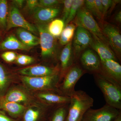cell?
<instances>
[{
  "mask_svg": "<svg viewBox=\"0 0 121 121\" xmlns=\"http://www.w3.org/2000/svg\"><path fill=\"white\" fill-rule=\"evenodd\" d=\"M95 83L103 94L106 104L121 109V85L101 73L94 74Z\"/></svg>",
  "mask_w": 121,
  "mask_h": 121,
  "instance_id": "obj_1",
  "label": "cell"
},
{
  "mask_svg": "<svg viewBox=\"0 0 121 121\" xmlns=\"http://www.w3.org/2000/svg\"><path fill=\"white\" fill-rule=\"evenodd\" d=\"M70 97L65 121H82L86 112L93 106L94 99L82 90L75 91Z\"/></svg>",
  "mask_w": 121,
  "mask_h": 121,
  "instance_id": "obj_2",
  "label": "cell"
},
{
  "mask_svg": "<svg viewBox=\"0 0 121 121\" xmlns=\"http://www.w3.org/2000/svg\"><path fill=\"white\" fill-rule=\"evenodd\" d=\"M74 20L76 26H81L86 29L93 36L97 37L109 46L108 40L103 34L102 29L92 14L85 7L83 6L79 9Z\"/></svg>",
  "mask_w": 121,
  "mask_h": 121,
  "instance_id": "obj_3",
  "label": "cell"
},
{
  "mask_svg": "<svg viewBox=\"0 0 121 121\" xmlns=\"http://www.w3.org/2000/svg\"><path fill=\"white\" fill-rule=\"evenodd\" d=\"M21 79L25 86L30 89L52 91L58 90L60 76V74L38 77L22 76Z\"/></svg>",
  "mask_w": 121,
  "mask_h": 121,
  "instance_id": "obj_4",
  "label": "cell"
},
{
  "mask_svg": "<svg viewBox=\"0 0 121 121\" xmlns=\"http://www.w3.org/2000/svg\"><path fill=\"white\" fill-rule=\"evenodd\" d=\"M36 27L39 35L41 56L44 59L52 58L55 55L57 48L56 38L48 32L47 24L36 23Z\"/></svg>",
  "mask_w": 121,
  "mask_h": 121,
  "instance_id": "obj_5",
  "label": "cell"
},
{
  "mask_svg": "<svg viewBox=\"0 0 121 121\" xmlns=\"http://www.w3.org/2000/svg\"><path fill=\"white\" fill-rule=\"evenodd\" d=\"M82 68L78 64H74L65 74L60 87V94L70 97L75 91L76 83L85 73Z\"/></svg>",
  "mask_w": 121,
  "mask_h": 121,
  "instance_id": "obj_6",
  "label": "cell"
},
{
  "mask_svg": "<svg viewBox=\"0 0 121 121\" xmlns=\"http://www.w3.org/2000/svg\"><path fill=\"white\" fill-rule=\"evenodd\" d=\"M121 112V110L106 104L99 109L90 108L84 114L82 121H113Z\"/></svg>",
  "mask_w": 121,
  "mask_h": 121,
  "instance_id": "obj_7",
  "label": "cell"
},
{
  "mask_svg": "<svg viewBox=\"0 0 121 121\" xmlns=\"http://www.w3.org/2000/svg\"><path fill=\"white\" fill-rule=\"evenodd\" d=\"M18 27L26 29L34 34L38 33L36 28L28 22L23 17L19 9L13 4L9 7V13L7 30L13 27Z\"/></svg>",
  "mask_w": 121,
  "mask_h": 121,
  "instance_id": "obj_8",
  "label": "cell"
},
{
  "mask_svg": "<svg viewBox=\"0 0 121 121\" xmlns=\"http://www.w3.org/2000/svg\"><path fill=\"white\" fill-rule=\"evenodd\" d=\"M102 31L117 58L120 59L121 54V35L119 29L109 23L104 24Z\"/></svg>",
  "mask_w": 121,
  "mask_h": 121,
  "instance_id": "obj_9",
  "label": "cell"
},
{
  "mask_svg": "<svg viewBox=\"0 0 121 121\" xmlns=\"http://www.w3.org/2000/svg\"><path fill=\"white\" fill-rule=\"evenodd\" d=\"M75 31L73 46L77 57L83 50L91 47L93 39L90 33L83 27L77 26Z\"/></svg>",
  "mask_w": 121,
  "mask_h": 121,
  "instance_id": "obj_10",
  "label": "cell"
},
{
  "mask_svg": "<svg viewBox=\"0 0 121 121\" xmlns=\"http://www.w3.org/2000/svg\"><path fill=\"white\" fill-rule=\"evenodd\" d=\"M82 68L85 71L94 74L100 73L101 71V61L99 56L92 50H86L80 58Z\"/></svg>",
  "mask_w": 121,
  "mask_h": 121,
  "instance_id": "obj_11",
  "label": "cell"
},
{
  "mask_svg": "<svg viewBox=\"0 0 121 121\" xmlns=\"http://www.w3.org/2000/svg\"><path fill=\"white\" fill-rule=\"evenodd\" d=\"M17 72L24 76L42 77L60 74V69L58 67L38 65L22 68Z\"/></svg>",
  "mask_w": 121,
  "mask_h": 121,
  "instance_id": "obj_12",
  "label": "cell"
},
{
  "mask_svg": "<svg viewBox=\"0 0 121 121\" xmlns=\"http://www.w3.org/2000/svg\"><path fill=\"white\" fill-rule=\"evenodd\" d=\"M60 10V8L57 7L48 8L39 7L31 14L37 23L47 24L58 16Z\"/></svg>",
  "mask_w": 121,
  "mask_h": 121,
  "instance_id": "obj_13",
  "label": "cell"
},
{
  "mask_svg": "<svg viewBox=\"0 0 121 121\" xmlns=\"http://www.w3.org/2000/svg\"><path fill=\"white\" fill-rule=\"evenodd\" d=\"M101 71L104 75L121 85V66L113 60H107L101 61Z\"/></svg>",
  "mask_w": 121,
  "mask_h": 121,
  "instance_id": "obj_14",
  "label": "cell"
},
{
  "mask_svg": "<svg viewBox=\"0 0 121 121\" xmlns=\"http://www.w3.org/2000/svg\"><path fill=\"white\" fill-rule=\"evenodd\" d=\"M93 39L91 47L97 52L101 61L107 60H113L117 61V56L109 45L95 36H93Z\"/></svg>",
  "mask_w": 121,
  "mask_h": 121,
  "instance_id": "obj_15",
  "label": "cell"
},
{
  "mask_svg": "<svg viewBox=\"0 0 121 121\" xmlns=\"http://www.w3.org/2000/svg\"><path fill=\"white\" fill-rule=\"evenodd\" d=\"M60 80L73 65L74 58L72 53V41L68 43L63 49L60 56Z\"/></svg>",
  "mask_w": 121,
  "mask_h": 121,
  "instance_id": "obj_16",
  "label": "cell"
},
{
  "mask_svg": "<svg viewBox=\"0 0 121 121\" xmlns=\"http://www.w3.org/2000/svg\"><path fill=\"white\" fill-rule=\"evenodd\" d=\"M39 98L50 105L62 106L69 104L70 97L56 94L51 91H45L37 95Z\"/></svg>",
  "mask_w": 121,
  "mask_h": 121,
  "instance_id": "obj_17",
  "label": "cell"
},
{
  "mask_svg": "<svg viewBox=\"0 0 121 121\" xmlns=\"http://www.w3.org/2000/svg\"><path fill=\"white\" fill-rule=\"evenodd\" d=\"M26 108L21 104L8 101L3 97H0V109L4 111L11 117L17 118L25 111Z\"/></svg>",
  "mask_w": 121,
  "mask_h": 121,
  "instance_id": "obj_18",
  "label": "cell"
},
{
  "mask_svg": "<svg viewBox=\"0 0 121 121\" xmlns=\"http://www.w3.org/2000/svg\"><path fill=\"white\" fill-rule=\"evenodd\" d=\"M31 48L25 45L15 35H11L0 43V50H20L28 51Z\"/></svg>",
  "mask_w": 121,
  "mask_h": 121,
  "instance_id": "obj_19",
  "label": "cell"
},
{
  "mask_svg": "<svg viewBox=\"0 0 121 121\" xmlns=\"http://www.w3.org/2000/svg\"><path fill=\"white\" fill-rule=\"evenodd\" d=\"M16 34L20 41L27 47L31 48L39 44V38L26 29L18 28Z\"/></svg>",
  "mask_w": 121,
  "mask_h": 121,
  "instance_id": "obj_20",
  "label": "cell"
},
{
  "mask_svg": "<svg viewBox=\"0 0 121 121\" xmlns=\"http://www.w3.org/2000/svg\"><path fill=\"white\" fill-rule=\"evenodd\" d=\"M8 101L16 103H23L27 101L28 97L26 93L23 91L17 89H11L3 97Z\"/></svg>",
  "mask_w": 121,
  "mask_h": 121,
  "instance_id": "obj_21",
  "label": "cell"
},
{
  "mask_svg": "<svg viewBox=\"0 0 121 121\" xmlns=\"http://www.w3.org/2000/svg\"><path fill=\"white\" fill-rule=\"evenodd\" d=\"M10 82V76L4 66L0 62V97L5 95Z\"/></svg>",
  "mask_w": 121,
  "mask_h": 121,
  "instance_id": "obj_22",
  "label": "cell"
},
{
  "mask_svg": "<svg viewBox=\"0 0 121 121\" xmlns=\"http://www.w3.org/2000/svg\"><path fill=\"white\" fill-rule=\"evenodd\" d=\"M76 29L74 23H69L63 30L60 38V43L62 45H66L71 41Z\"/></svg>",
  "mask_w": 121,
  "mask_h": 121,
  "instance_id": "obj_23",
  "label": "cell"
},
{
  "mask_svg": "<svg viewBox=\"0 0 121 121\" xmlns=\"http://www.w3.org/2000/svg\"><path fill=\"white\" fill-rule=\"evenodd\" d=\"M9 13L8 1L0 0V29L2 32L7 30Z\"/></svg>",
  "mask_w": 121,
  "mask_h": 121,
  "instance_id": "obj_24",
  "label": "cell"
},
{
  "mask_svg": "<svg viewBox=\"0 0 121 121\" xmlns=\"http://www.w3.org/2000/svg\"><path fill=\"white\" fill-rule=\"evenodd\" d=\"M65 27V22L62 19H55L48 24V30L51 35L56 38L60 36Z\"/></svg>",
  "mask_w": 121,
  "mask_h": 121,
  "instance_id": "obj_25",
  "label": "cell"
},
{
  "mask_svg": "<svg viewBox=\"0 0 121 121\" xmlns=\"http://www.w3.org/2000/svg\"><path fill=\"white\" fill-rule=\"evenodd\" d=\"M69 104L60 106L52 113L50 121H65L68 112Z\"/></svg>",
  "mask_w": 121,
  "mask_h": 121,
  "instance_id": "obj_26",
  "label": "cell"
},
{
  "mask_svg": "<svg viewBox=\"0 0 121 121\" xmlns=\"http://www.w3.org/2000/svg\"><path fill=\"white\" fill-rule=\"evenodd\" d=\"M84 4V0H73L69 16L65 22V26L74 19L78 11L81 8L83 7Z\"/></svg>",
  "mask_w": 121,
  "mask_h": 121,
  "instance_id": "obj_27",
  "label": "cell"
},
{
  "mask_svg": "<svg viewBox=\"0 0 121 121\" xmlns=\"http://www.w3.org/2000/svg\"><path fill=\"white\" fill-rule=\"evenodd\" d=\"M42 114V112L36 108L31 107L24 112L23 121H38Z\"/></svg>",
  "mask_w": 121,
  "mask_h": 121,
  "instance_id": "obj_28",
  "label": "cell"
},
{
  "mask_svg": "<svg viewBox=\"0 0 121 121\" xmlns=\"http://www.w3.org/2000/svg\"><path fill=\"white\" fill-rule=\"evenodd\" d=\"M84 5H85V8L93 16L94 15L100 21H103L104 18L97 9L95 4V0H84Z\"/></svg>",
  "mask_w": 121,
  "mask_h": 121,
  "instance_id": "obj_29",
  "label": "cell"
},
{
  "mask_svg": "<svg viewBox=\"0 0 121 121\" xmlns=\"http://www.w3.org/2000/svg\"><path fill=\"white\" fill-rule=\"evenodd\" d=\"M35 60L33 57L23 54L17 55L16 60V62L17 64L22 65H29L33 63Z\"/></svg>",
  "mask_w": 121,
  "mask_h": 121,
  "instance_id": "obj_30",
  "label": "cell"
},
{
  "mask_svg": "<svg viewBox=\"0 0 121 121\" xmlns=\"http://www.w3.org/2000/svg\"><path fill=\"white\" fill-rule=\"evenodd\" d=\"M121 0H101L103 8L104 17L106 16L108 11L115 4L121 2Z\"/></svg>",
  "mask_w": 121,
  "mask_h": 121,
  "instance_id": "obj_31",
  "label": "cell"
},
{
  "mask_svg": "<svg viewBox=\"0 0 121 121\" xmlns=\"http://www.w3.org/2000/svg\"><path fill=\"white\" fill-rule=\"evenodd\" d=\"M73 0H64L62 1L64 4L62 20L65 22L69 16Z\"/></svg>",
  "mask_w": 121,
  "mask_h": 121,
  "instance_id": "obj_32",
  "label": "cell"
},
{
  "mask_svg": "<svg viewBox=\"0 0 121 121\" xmlns=\"http://www.w3.org/2000/svg\"><path fill=\"white\" fill-rule=\"evenodd\" d=\"M39 6L43 8H53L56 7L61 1L58 0H40Z\"/></svg>",
  "mask_w": 121,
  "mask_h": 121,
  "instance_id": "obj_33",
  "label": "cell"
},
{
  "mask_svg": "<svg viewBox=\"0 0 121 121\" xmlns=\"http://www.w3.org/2000/svg\"><path fill=\"white\" fill-rule=\"evenodd\" d=\"M17 56L15 52L12 51L5 52L1 55L2 59L8 63L12 62L16 60Z\"/></svg>",
  "mask_w": 121,
  "mask_h": 121,
  "instance_id": "obj_34",
  "label": "cell"
},
{
  "mask_svg": "<svg viewBox=\"0 0 121 121\" xmlns=\"http://www.w3.org/2000/svg\"><path fill=\"white\" fill-rule=\"evenodd\" d=\"M39 7V0H27L26 1L25 8L26 10L31 13L35 9Z\"/></svg>",
  "mask_w": 121,
  "mask_h": 121,
  "instance_id": "obj_35",
  "label": "cell"
},
{
  "mask_svg": "<svg viewBox=\"0 0 121 121\" xmlns=\"http://www.w3.org/2000/svg\"><path fill=\"white\" fill-rule=\"evenodd\" d=\"M95 3L96 8L99 12L104 18L103 6L101 0H95Z\"/></svg>",
  "mask_w": 121,
  "mask_h": 121,
  "instance_id": "obj_36",
  "label": "cell"
},
{
  "mask_svg": "<svg viewBox=\"0 0 121 121\" xmlns=\"http://www.w3.org/2000/svg\"><path fill=\"white\" fill-rule=\"evenodd\" d=\"M24 2L25 1L24 0H13L12 1L13 4L19 9L23 7Z\"/></svg>",
  "mask_w": 121,
  "mask_h": 121,
  "instance_id": "obj_37",
  "label": "cell"
},
{
  "mask_svg": "<svg viewBox=\"0 0 121 121\" xmlns=\"http://www.w3.org/2000/svg\"><path fill=\"white\" fill-rule=\"evenodd\" d=\"M0 121H15L0 111Z\"/></svg>",
  "mask_w": 121,
  "mask_h": 121,
  "instance_id": "obj_38",
  "label": "cell"
},
{
  "mask_svg": "<svg viewBox=\"0 0 121 121\" xmlns=\"http://www.w3.org/2000/svg\"><path fill=\"white\" fill-rule=\"evenodd\" d=\"M114 19L115 21L119 23H121V12L119 11L116 14L115 16Z\"/></svg>",
  "mask_w": 121,
  "mask_h": 121,
  "instance_id": "obj_39",
  "label": "cell"
},
{
  "mask_svg": "<svg viewBox=\"0 0 121 121\" xmlns=\"http://www.w3.org/2000/svg\"><path fill=\"white\" fill-rule=\"evenodd\" d=\"M113 121H121V112Z\"/></svg>",
  "mask_w": 121,
  "mask_h": 121,
  "instance_id": "obj_40",
  "label": "cell"
},
{
  "mask_svg": "<svg viewBox=\"0 0 121 121\" xmlns=\"http://www.w3.org/2000/svg\"><path fill=\"white\" fill-rule=\"evenodd\" d=\"M2 32L1 31V30L0 29V43L2 41Z\"/></svg>",
  "mask_w": 121,
  "mask_h": 121,
  "instance_id": "obj_41",
  "label": "cell"
}]
</instances>
